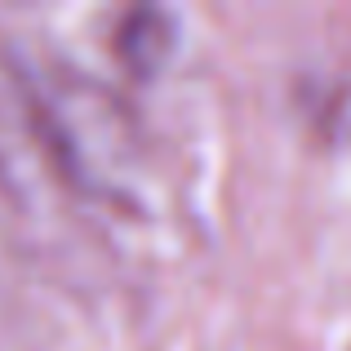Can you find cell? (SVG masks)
Segmentation results:
<instances>
[{"label":"cell","instance_id":"6da1fadb","mask_svg":"<svg viewBox=\"0 0 351 351\" xmlns=\"http://www.w3.org/2000/svg\"><path fill=\"white\" fill-rule=\"evenodd\" d=\"M147 147L129 112L94 80L45 71L0 49V196L32 218H138Z\"/></svg>","mask_w":351,"mask_h":351}]
</instances>
